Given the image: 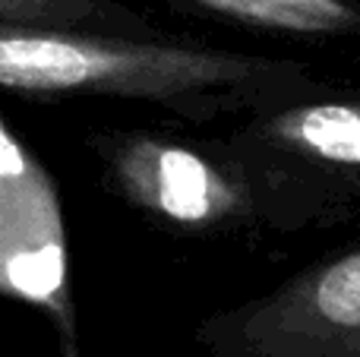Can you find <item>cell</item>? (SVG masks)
Returning <instances> with one entry per match:
<instances>
[{
  "mask_svg": "<svg viewBox=\"0 0 360 357\" xmlns=\"http://www.w3.org/2000/svg\"><path fill=\"white\" fill-rule=\"evenodd\" d=\"M0 89L29 98L155 105L190 124L266 111L307 92L304 67L162 35L0 25Z\"/></svg>",
  "mask_w": 360,
  "mask_h": 357,
  "instance_id": "1",
  "label": "cell"
},
{
  "mask_svg": "<svg viewBox=\"0 0 360 357\" xmlns=\"http://www.w3.org/2000/svg\"><path fill=\"white\" fill-rule=\"evenodd\" d=\"M105 193L168 234H221L266 219L243 164L212 143L155 130H92L86 136Z\"/></svg>",
  "mask_w": 360,
  "mask_h": 357,
  "instance_id": "2",
  "label": "cell"
},
{
  "mask_svg": "<svg viewBox=\"0 0 360 357\" xmlns=\"http://www.w3.org/2000/svg\"><path fill=\"white\" fill-rule=\"evenodd\" d=\"M209 357H360V250L199 323Z\"/></svg>",
  "mask_w": 360,
  "mask_h": 357,
  "instance_id": "3",
  "label": "cell"
},
{
  "mask_svg": "<svg viewBox=\"0 0 360 357\" xmlns=\"http://www.w3.org/2000/svg\"><path fill=\"white\" fill-rule=\"evenodd\" d=\"M0 294L41 310L57 329L60 357H79L67 288V240L48 171L0 120Z\"/></svg>",
  "mask_w": 360,
  "mask_h": 357,
  "instance_id": "4",
  "label": "cell"
},
{
  "mask_svg": "<svg viewBox=\"0 0 360 357\" xmlns=\"http://www.w3.org/2000/svg\"><path fill=\"white\" fill-rule=\"evenodd\" d=\"M256 183L262 212L266 187L307 164L360 168V101L294 98L256 111L250 124L218 139Z\"/></svg>",
  "mask_w": 360,
  "mask_h": 357,
  "instance_id": "5",
  "label": "cell"
},
{
  "mask_svg": "<svg viewBox=\"0 0 360 357\" xmlns=\"http://www.w3.org/2000/svg\"><path fill=\"white\" fill-rule=\"evenodd\" d=\"M171 10L269 35H354L360 10L351 0H162Z\"/></svg>",
  "mask_w": 360,
  "mask_h": 357,
  "instance_id": "6",
  "label": "cell"
},
{
  "mask_svg": "<svg viewBox=\"0 0 360 357\" xmlns=\"http://www.w3.org/2000/svg\"><path fill=\"white\" fill-rule=\"evenodd\" d=\"M0 25L82 29L108 35H158L149 19L117 0H0Z\"/></svg>",
  "mask_w": 360,
  "mask_h": 357,
  "instance_id": "7",
  "label": "cell"
}]
</instances>
